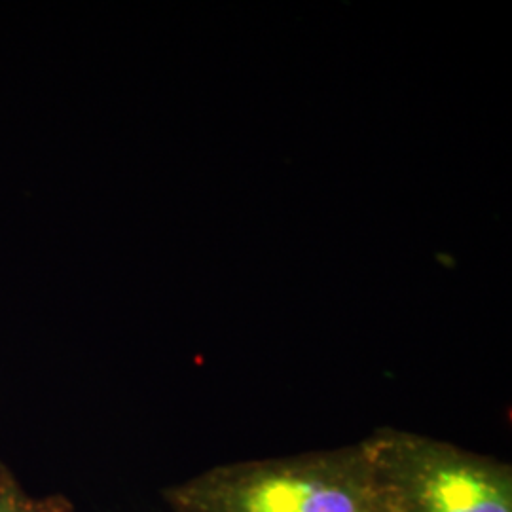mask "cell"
Wrapping results in <instances>:
<instances>
[{
  "label": "cell",
  "instance_id": "6da1fadb",
  "mask_svg": "<svg viewBox=\"0 0 512 512\" xmlns=\"http://www.w3.org/2000/svg\"><path fill=\"white\" fill-rule=\"evenodd\" d=\"M179 512H385L363 444L215 465L175 488Z\"/></svg>",
  "mask_w": 512,
  "mask_h": 512
},
{
  "label": "cell",
  "instance_id": "3957f363",
  "mask_svg": "<svg viewBox=\"0 0 512 512\" xmlns=\"http://www.w3.org/2000/svg\"><path fill=\"white\" fill-rule=\"evenodd\" d=\"M0 512H27L19 509L16 503H12L10 499H0Z\"/></svg>",
  "mask_w": 512,
  "mask_h": 512
},
{
  "label": "cell",
  "instance_id": "7a4b0ae2",
  "mask_svg": "<svg viewBox=\"0 0 512 512\" xmlns=\"http://www.w3.org/2000/svg\"><path fill=\"white\" fill-rule=\"evenodd\" d=\"M361 444L385 512H512L505 461L395 429Z\"/></svg>",
  "mask_w": 512,
  "mask_h": 512
}]
</instances>
